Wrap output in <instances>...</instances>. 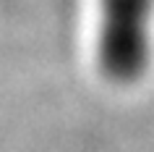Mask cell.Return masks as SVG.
<instances>
[{
	"label": "cell",
	"instance_id": "cell-1",
	"mask_svg": "<svg viewBox=\"0 0 154 152\" xmlns=\"http://www.w3.org/2000/svg\"><path fill=\"white\" fill-rule=\"evenodd\" d=\"M154 0H99L97 60L107 79L131 84L152 58Z\"/></svg>",
	"mask_w": 154,
	"mask_h": 152
}]
</instances>
